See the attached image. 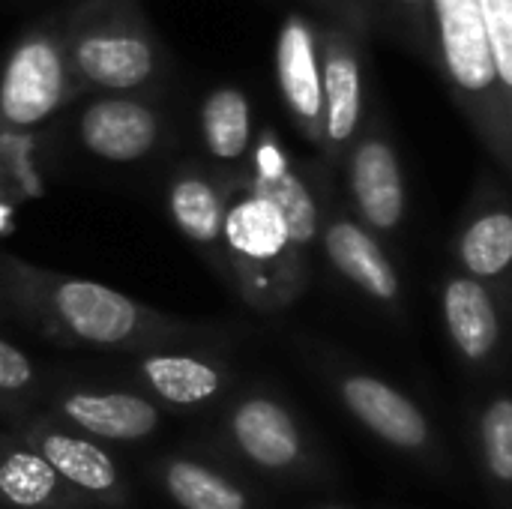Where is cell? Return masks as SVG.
<instances>
[{
	"mask_svg": "<svg viewBox=\"0 0 512 509\" xmlns=\"http://www.w3.org/2000/svg\"><path fill=\"white\" fill-rule=\"evenodd\" d=\"M84 147L108 162H135L159 141L156 114L135 99H102L81 114Z\"/></svg>",
	"mask_w": 512,
	"mask_h": 509,
	"instance_id": "18",
	"label": "cell"
},
{
	"mask_svg": "<svg viewBox=\"0 0 512 509\" xmlns=\"http://www.w3.org/2000/svg\"><path fill=\"white\" fill-rule=\"evenodd\" d=\"M453 258L459 273L489 285L512 306V201L492 180L477 186L453 237Z\"/></svg>",
	"mask_w": 512,
	"mask_h": 509,
	"instance_id": "10",
	"label": "cell"
},
{
	"mask_svg": "<svg viewBox=\"0 0 512 509\" xmlns=\"http://www.w3.org/2000/svg\"><path fill=\"white\" fill-rule=\"evenodd\" d=\"M75 66L105 90H129L150 78L153 51L132 33H93L75 45Z\"/></svg>",
	"mask_w": 512,
	"mask_h": 509,
	"instance_id": "21",
	"label": "cell"
},
{
	"mask_svg": "<svg viewBox=\"0 0 512 509\" xmlns=\"http://www.w3.org/2000/svg\"><path fill=\"white\" fill-rule=\"evenodd\" d=\"M222 441L243 465L270 480L318 477L324 465L297 414L267 390H246L225 408Z\"/></svg>",
	"mask_w": 512,
	"mask_h": 509,
	"instance_id": "4",
	"label": "cell"
},
{
	"mask_svg": "<svg viewBox=\"0 0 512 509\" xmlns=\"http://www.w3.org/2000/svg\"><path fill=\"white\" fill-rule=\"evenodd\" d=\"M156 480L177 509H261L258 498L222 468L195 456H168Z\"/></svg>",
	"mask_w": 512,
	"mask_h": 509,
	"instance_id": "19",
	"label": "cell"
},
{
	"mask_svg": "<svg viewBox=\"0 0 512 509\" xmlns=\"http://www.w3.org/2000/svg\"><path fill=\"white\" fill-rule=\"evenodd\" d=\"M51 417L99 444H141L159 432L162 405L135 390L75 387L54 399Z\"/></svg>",
	"mask_w": 512,
	"mask_h": 509,
	"instance_id": "11",
	"label": "cell"
},
{
	"mask_svg": "<svg viewBox=\"0 0 512 509\" xmlns=\"http://www.w3.org/2000/svg\"><path fill=\"white\" fill-rule=\"evenodd\" d=\"M321 201H324V219H321L318 249L324 252L330 270L342 282L357 288L378 309L402 315L405 306L402 276L387 252V243L354 216L348 201H342L330 189L327 177H324Z\"/></svg>",
	"mask_w": 512,
	"mask_h": 509,
	"instance_id": "6",
	"label": "cell"
},
{
	"mask_svg": "<svg viewBox=\"0 0 512 509\" xmlns=\"http://www.w3.org/2000/svg\"><path fill=\"white\" fill-rule=\"evenodd\" d=\"M201 135L210 156L237 162L252 147V105L243 90L219 87L201 105Z\"/></svg>",
	"mask_w": 512,
	"mask_h": 509,
	"instance_id": "23",
	"label": "cell"
},
{
	"mask_svg": "<svg viewBox=\"0 0 512 509\" xmlns=\"http://www.w3.org/2000/svg\"><path fill=\"white\" fill-rule=\"evenodd\" d=\"M444 333L471 372L492 375L504 366L512 339V306H507L489 285L465 276L447 273L438 291Z\"/></svg>",
	"mask_w": 512,
	"mask_h": 509,
	"instance_id": "7",
	"label": "cell"
},
{
	"mask_svg": "<svg viewBox=\"0 0 512 509\" xmlns=\"http://www.w3.org/2000/svg\"><path fill=\"white\" fill-rule=\"evenodd\" d=\"M15 228V198L9 195L6 186H0V240L9 237Z\"/></svg>",
	"mask_w": 512,
	"mask_h": 509,
	"instance_id": "27",
	"label": "cell"
},
{
	"mask_svg": "<svg viewBox=\"0 0 512 509\" xmlns=\"http://www.w3.org/2000/svg\"><path fill=\"white\" fill-rule=\"evenodd\" d=\"M0 312H9V309H6V306H3V303H0Z\"/></svg>",
	"mask_w": 512,
	"mask_h": 509,
	"instance_id": "28",
	"label": "cell"
},
{
	"mask_svg": "<svg viewBox=\"0 0 512 509\" xmlns=\"http://www.w3.org/2000/svg\"><path fill=\"white\" fill-rule=\"evenodd\" d=\"M345 192L354 216L384 243L396 240L408 216V189L399 150L381 123L363 126L345 156Z\"/></svg>",
	"mask_w": 512,
	"mask_h": 509,
	"instance_id": "8",
	"label": "cell"
},
{
	"mask_svg": "<svg viewBox=\"0 0 512 509\" xmlns=\"http://www.w3.org/2000/svg\"><path fill=\"white\" fill-rule=\"evenodd\" d=\"M477 459L501 509H512V393L489 396L477 411Z\"/></svg>",
	"mask_w": 512,
	"mask_h": 509,
	"instance_id": "22",
	"label": "cell"
},
{
	"mask_svg": "<svg viewBox=\"0 0 512 509\" xmlns=\"http://www.w3.org/2000/svg\"><path fill=\"white\" fill-rule=\"evenodd\" d=\"M396 6V15L408 24V30L417 36V45L432 54V18H429V3L432 0H390Z\"/></svg>",
	"mask_w": 512,
	"mask_h": 509,
	"instance_id": "26",
	"label": "cell"
},
{
	"mask_svg": "<svg viewBox=\"0 0 512 509\" xmlns=\"http://www.w3.org/2000/svg\"><path fill=\"white\" fill-rule=\"evenodd\" d=\"M15 432L90 507L126 509V504H129V483H126L117 459L99 441H90L87 435L63 426L51 414L30 417Z\"/></svg>",
	"mask_w": 512,
	"mask_h": 509,
	"instance_id": "9",
	"label": "cell"
},
{
	"mask_svg": "<svg viewBox=\"0 0 512 509\" xmlns=\"http://www.w3.org/2000/svg\"><path fill=\"white\" fill-rule=\"evenodd\" d=\"M429 18L435 48L432 54L456 105L492 159L512 177V138L483 0H432Z\"/></svg>",
	"mask_w": 512,
	"mask_h": 509,
	"instance_id": "3",
	"label": "cell"
},
{
	"mask_svg": "<svg viewBox=\"0 0 512 509\" xmlns=\"http://www.w3.org/2000/svg\"><path fill=\"white\" fill-rule=\"evenodd\" d=\"M66 96V66L60 51L33 36L18 45L0 78V114L9 126H36L57 111Z\"/></svg>",
	"mask_w": 512,
	"mask_h": 509,
	"instance_id": "14",
	"label": "cell"
},
{
	"mask_svg": "<svg viewBox=\"0 0 512 509\" xmlns=\"http://www.w3.org/2000/svg\"><path fill=\"white\" fill-rule=\"evenodd\" d=\"M276 78L300 135L324 150V69L321 39L309 18L291 12L276 39Z\"/></svg>",
	"mask_w": 512,
	"mask_h": 509,
	"instance_id": "12",
	"label": "cell"
},
{
	"mask_svg": "<svg viewBox=\"0 0 512 509\" xmlns=\"http://www.w3.org/2000/svg\"><path fill=\"white\" fill-rule=\"evenodd\" d=\"M0 509H90L18 435H0Z\"/></svg>",
	"mask_w": 512,
	"mask_h": 509,
	"instance_id": "17",
	"label": "cell"
},
{
	"mask_svg": "<svg viewBox=\"0 0 512 509\" xmlns=\"http://www.w3.org/2000/svg\"><path fill=\"white\" fill-rule=\"evenodd\" d=\"M246 183L279 210V216L288 225V234H291L297 252L306 261H312V255H315V249L321 243V219H324L321 192H324V174H306V171H300L294 165V168H288L285 174H279L273 180L246 177Z\"/></svg>",
	"mask_w": 512,
	"mask_h": 509,
	"instance_id": "20",
	"label": "cell"
},
{
	"mask_svg": "<svg viewBox=\"0 0 512 509\" xmlns=\"http://www.w3.org/2000/svg\"><path fill=\"white\" fill-rule=\"evenodd\" d=\"M483 12H486L492 57L501 81V99H504L512 138V0H483Z\"/></svg>",
	"mask_w": 512,
	"mask_h": 509,
	"instance_id": "25",
	"label": "cell"
},
{
	"mask_svg": "<svg viewBox=\"0 0 512 509\" xmlns=\"http://www.w3.org/2000/svg\"><path fill=\"white\" fill-rule=\"evenodd\" d=\"M234 183H219L216 177L186 168L168 186V213L174 228L204 255V261L228 285L225 261V216Z\"/></svg>",
	"mask_w": 512,
	"mask_h": 509,
	"instance_id": "16",
	"label": "cell"
},
{
	"mask_svg": "<svg viewBox=\"0 0 512 509\" xmlns=\"http://www.w3.org/2000/svg\"><path fill=\"white\" fill-rule=\"evenodd\" d=\"M0 303L45 339L69 348L147 354L198 333L195 324L138 303L117 288L51 273L6 252H0Z\"/></svg>",
	"mask_w": 512,
	"mask_h": 509,
	"instance_id": "1",
	"label": "cell"
},
{
	"mask_svg": "<svg viewBox=\"0 0 512 509\" xmlns=\"http://www.w3.org/2000/svg\"><path fill=\"white\" fill-rule=\"evenodd\" d=\"M324 69V159L342 165L363 132V60L357 39L345 27H330L321 39Z\"/></svg>",
	"mask_w": 512,
	"mask_h": 509,
	"instance_id": "13",
	"label": "cell"
},
{
	"mask_svg": "<svg viewBox=\"0 0 512 509\" xmlns=\"http://www.w3.org/2000/svg\"><path fill=\"white\" fill-rule=\"evenodd\" d=\"M321 509H345V507H321Z\"/></svg>",
	"mask_w": 512,
	"mask_h": 509,
	"instance_id": "29",
	"label": "cell"
},
{
	"mask_svg": "<svg viewBox=\"0 0 512 509\" xmlns=\"http://www.w3.org/2000/svg\"><path fill=\"white\" fill-rule=\"evenodd\" d=\"M42 390L36 363L0 336V414L24 411Z\"/></svg>",
	"mask_w": 512,
	"mask_h": 509,
	"instance_id": "24",
	"label": "cell"
},
{
	"mask_svg": "<svg viewBox=\"0 0 512 509\" xmlns=\"http://www.w3.org/2000/svg\"><path fill=\"white\" fill-rule=\"evenodd\" d=\"M132 378L156 405L198 411L213 405L231 387V372L222 360L189 351H147L132 363Z\"/></svg>",
	"mask_w": 512,
	"mask_h": 509,
	"instance_id": "15",
	"label": "cell"
},
{
	"mask_svg": "<svg viewBox=\"0 0 512 509\" xmlns=\"http://www.w3.org/2000/svg\"><path fill=\"white\" fill-rule=\"evenodd\" d=\"M330 375V387L336 393V399L342 402V408L381 444H387L396 453H405L417 462H432V465H444V450L438 444V435L426 417V411L405 396L399 387H393L390 381L336 363L327 369Z\"/></svg>",
	"mask_w": 512,
	"mask_h": 509,
	"instance_id": "5",
	"label": "cell"
},
{
	"mask_svg": "<svg viewBox=\"0 0 512 509\" xmlns=\"http://www.w3.org/2000/svg\"><path fill=\"white\" fill-rule=\"evenodd\" d=\"M228 285L261 315L288 312L309 288L312 261H306L282 222L279 210L261 198L246 177L234 183L225 216Z\"/></svg>",
	"mask_w": 512,
	"mask_h": 509,
	"instance_id": "2",
	"label": "cell"
}]
</instances>
